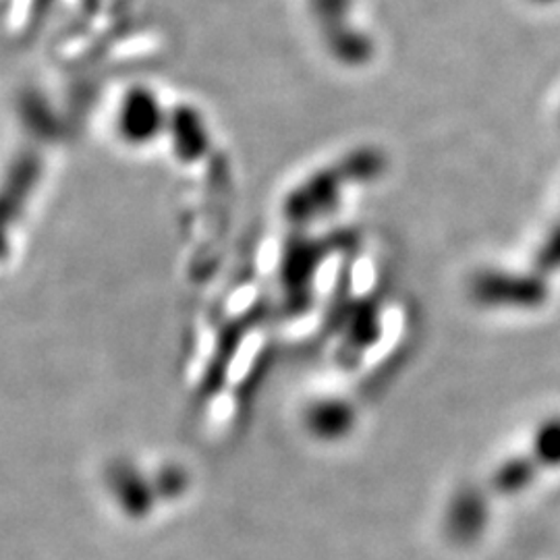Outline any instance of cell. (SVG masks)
Returning a JSON list of instances; mask_svg holds the SVG:
<instances>
[{
  "instance_id": "cell-1",
  "label": "cell",
  "mask_w": 560,
  "mask_h": 560,
  "mask_svg": "<svg viewBox=\"0 0 560 560\" xmlns=\"http://www.w3.org/2000/svg\"><path fill=\"white\" fill-rule=\"evenodd\" d=\"M104 480L110 499L129 520H148L161 504L152 481V471L141 469L136 460H113L106 469Z\"/></svg>"
},
{
  "instance_id": "cell-2",
  "label": "cell",
  "mask_w": 560,
  "mask_h": 560,
  "mask_svg": "<svg viewBox=\"0 0 560 560\" xmlns=\"http://www.w3.org/2000/svg\"><path fill=\"white\" fill-rule=\"evenodd\" d=\"M301 425L312 441L340 444L355 434L360 425V411L349 399L322 397L305 405L301 411Z\"/></svg>"
},
{
  "instance_id": "cell-3",
  "label": "cell",
  "mask_w": 560,
  "mask_h": 560,
  "mask_svg": "<svg viewBox=\"0 0 560 560\" xmlns=\"http://www.w3.org/2000/svg\"><path fill=\"white\" fill-rule=\"evenodd\" d=\"M490 523V504L478 488H460L444 506L442 527L453 544H476Z\"/></svg>"
},
{
  "instance_id": "cell-4",
  "label": "cell",
  "mask_w": 560,
  "mask_h": 560,
  "mask_svg": "<svg viewBox=\"0 0 560 560\" xmlns=\"http://www.w3.org/2000/svg\"><path fill=\"white\" fill-rule=\"evenodd\" d=\"M164 108L161 98L148 90H136L122 98L119 110V131L129 141L154 140L164 127Z\"/></svg>"
},
{
  "instance_id": "cell-5",
  "label": "cell",
  "mask_w": 560,
  "mask_h": 560,
  "mask_svg": "<svg viewBox=\"0 0 560 560\" xmlns=\"http://www.w3.org/2000/svg\"><path fill=\"white\" fill-rule=\"evenodd\" d=\"M538 469L540 467L532 455L501 460L492 471L490 490L501 497H520L534 483Z\"/></svg>"
},
{
  "instance_id": "cell-6",
  "label": "cell",
  "mask_w": 560,
  "mask_h": 560,
  "mask_svg": "<svg viewBox=\"0 0 560 560\" xmlns=\"http://www.w3.org/2000/svg\"><path fill=\"white\" fill-rule=\"evenodd\" d=\"M532 459L540 469L560 467V418L541 421L532 436Z\"/></svg>"
},
{
  "instance_id": "cell-7",
  "label": "cell",
  "mask_w": 560,
  "mask_h": 560,
  "mask_svg": "<svg viewBox=\"0 0 560 560\" xmlns=\"http://www.w3.org/2000/svg\"><path fill=\"white\" fill-rule=\"evenodd\" d=\"M152 481L161 502L179 501L191 488V476L183 463H162L152 471Z\"/></svg>"
}]
</instances>
